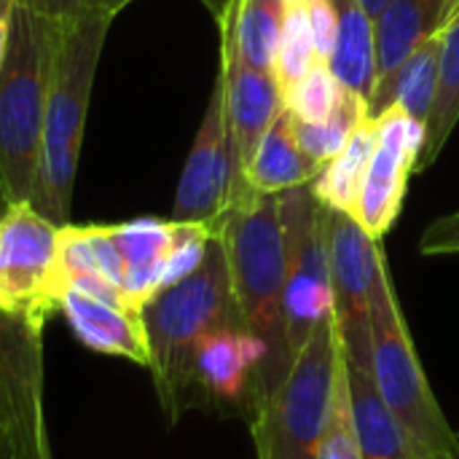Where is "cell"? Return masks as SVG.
<instances>
[{
    "label": "cell",
    "mask_w": 459,
    "mask_h": 459,
    "mask_svg": "<svg viewBox=\"0 0 459 459\" xmlns=\"http://www.w3.org/2000/svg\"><path fill=\"white\" fill-rule=\"evenodd\" d=\"M285 3H288V5H290V3H301V0H285Z\"/></svg>",
    "instance_id": "36"
},
{
    "label": "cell",
    "mask_w": 459,
    "mask_h": 459,
    "mask_svg": "<svg viewBox=\"0 0 459 459\" xmlns=\"http://www.w3.org/2000/svg\"><path fill=\"white\" fill-rule=\"evenodd\" d=\"M374 126L377 145L366 169L355 221L374 239H382L390 234L401 215L409 180L417 175V161L422 156L428 129L395 105L374 116Z\"/></svg>",
    "instance_id": "12"
},
{
    "label": "cell",
    "mask_w": 459,
    "mask_h": 459,
    "mask_svg": "<svg viewBox=\"0 0 459 459\" xmlns=\"http://www.w3.org/2000/svg\"><path fill=\"white\" fill-rule=\"evenodd\" d=\"M374 145H377V126H374V118H366L352 132L344 151L336 159H331L320 169V175L312 180V194L317 196V202L323 207L336 210V212H347L355 218Z\"/></svg>",
    "instance_id": "21"
},
{
    "label": "cell",
    "mask_w": 459,
    "mask_h": 459,
    "mask_svg": "<svg viewBox=\"0 0 459 459\" xmlns=\"http://www.w3.org/2000/svg\"><path fill=\"white\" fill-rule=\"evenodd\" d=\"M8 51L0 67V194L32 202L54 51L62 24L22 5L8 8Z\"/></svg>",
    "instance_id": "4"
},
{
    "label": "cell",
    "mask_w": 459,
    "mask_h": 459,
    "mask_svg": "<svg viewBox=\"0 0 459 459\" xmlns=\"http://www.w3.org/2000/svg\"><path fill=\"white\" fill-rule=\"evenodd\" d=\"M420 255L441 258V255H459V210L436 218L420 237Z\"/></svg>",
    "instance_id": "29"
},
{
    "label": "cell",
    "mask_w": 459,
    "mask_h": 459,
    "mask_svg": "<svg viewBox=\"0 0 459 459\" xmlns=\"http://www.w3.org/2000/svg\"><path fill=\"white\" fill-rule=\"evenodd\" d=\"M285 0H223L218 11L226 13L234 35V46L245 65L274 73L282 19H285Z\"/></svg>",
    "instance_id": "20"
},
{
    "label": "cell",
    "mask_w": 459,
    "mask_h": 459,
    "mask_svg": "<svg viewBox=\"0 0 459 459\" xmlns=\"http://www.w3.org/2000/svg\"><path fill=\"white\" fill-rule=\"evenodd\" d=\"M368 377L417 457L459 459V433L452 430L425 377L387 266L379 272L374 290Z\"/></svg>",
    "instance_id": "5"
},
{
    "label": "cell",
    "mask_w": 459,
    "mask_h": 459,
    "mask_svg": "<svg viewBox=\"0 0 459 459\" xmlns=\"http://www.w3.org/2000/svg\"><path fill=\"white\" fill-rule=\"evenodd\" d=\"M320 175V167L301 151L296 140L293 113L282 105L280 116L258 143L247 167V188L258 194H282L309 186Z\"/></svg>",
    "instance_id": "17"
},
{
    "label": "cell",
    "mask_w": 459,
    "mask_h": 459,
    "mask_svg": "<svg viewBox=\"0 0 459 459\" xmlns=\"http://www.w3.org/2000/svg\"><path fill=\"white\" fill-rule=\"evenodd\" d=\"M59 226L30 202L8 204L0 218V312L43 333L59 312L54 296Z\"/></svg>",
    "instance_id": "9"
},
{
    "label": "cell",
    "mask_w": 459,
    "mask_h": 459,
    "mask_svg": "<svg viewBox=\"0 0 459 459\" xmlns=\"http://www.w3.org/2000/svg\"><path fill=\"white\" fill-rule=\"evenodd\" d=\"M59 312L65 315L75 339L91 352L124 358L129 363L151 368V352L140 312L100 301L75 288H67L62 293Z\"/></svg>",
    "instance_id": "15"
},
{
    "label": "cell",
    "mask_w": 459,
    "mask_h": 459,
    "mask_svg": "<svg viewBox=\"0 0 459 459\" xmlns=\"http://www.w3.org/2000/svg\"><path fill=\"white\" fill-rule=\"evenodd\" d=\"M140 320L151 352L148 371L153 374L164 417L175 425L191 406H196L194 363L199 344L215 331L245 328L218 234H212L199 269L145 301Z\"/></svg>",
    "instance_id": "1"
},
{
    "label": "cell",
    "mask_w": 459,
    "mask_h": 459,
    "mask_svg": "<svg viewBox=\"0 0 459 459\" xmlns=\"http://www.w3.org/2000/svg\"><path fill=\"white\" fill-rule=\"evenodd\" d=\"M110 24L113 16H89L67 22L59 30L43 118L40 164L30 202L56 226L70 223L89 100Z\"/></svg>",
    "instance_id": "3"
},
{
    "label": "cell",
    "mask_w": 459,
    "mask_h": 459,
    "mask_svg": "<svg viewBox=\"0 0 459 459\" xmlns=\"http://www.w3.org/2000/svg\"><path fill=\"white\" fill-rule=\"evenodd\" d=\"M336 16V40L328 59L339 83L366 102L377 78V22L360 0H328Z\"/></svg>",
    "instance_id": "18"
},
{
    "label": "cell",
    "mask_w": 459,
    "mask_h": 459,
    "mask_svg": "<svg viewBox=\"0 0 459 459\" xmlns=\"http://www.w3.org/2000/svg\"><path fill=\"white\" fill-rule=\"evenodd\" d=\"M438 81H441V35H433L401 65V70L395 73V78L387 89V97H385L379 113H385L390 105H395L409 118L425 124V129H428Z\"/></svg>",
    "instance_id": "22"
},
{
    "label": "cell",
    "mask_w": 459,
    "mask_h": 459,
    "mask_svg": "<svg viewBox=\"0 0 459 459\" xmlns=\"http://www.w3.org/2000/svg\"><path fill=\"white\" fill-rule=\"evenodd\" d=\"M317 62H320V56H317L312 24H309L307 0L290 3L285 8L280 46H277V59H274V78L280 83V91L282 94L290 91Z\"/></svg>",
    "instance_id": "25"
},
{
    "label": "cell",
    "mask_w": 459,
    "mask_h": 459,
    "mask_svg": "<svg viewBox=\"0 0 459 459\" xmlns=\"http://www.w3.org/2000/svg\"><path fill=\"white\" fill-rule=\"evenodd\" d=\"M8 32H11L8 13H0V67H3V59H5V51H8Z\"/></svg>",
    "instance_id": "32"
},
{
    "label": "cell",
    "mask_w": 459,
    "mask_h": 459,
    "mask_svg": "<svg viewBox=\"0 0 459 459\" xmlns=\"http://www.w3.org/2000/svg\"><path fill=\"white\" fill-rule=\"evenodd\" d=\"M320 459H363L344 358H342V368H339V377H336L331 411H328L325 430H323V441H320Z\"/></svg>",
    "instance_id": "27"
},
{
    "label": "cell",
    "mask_w": 459,
    "mask_h": 459,
    "mask_svg": "<svg viewBox=\"0 0 459 459\" xmlns=\"http://www.w3.org/2000/svg\"><path fill=\"white\" fill-rule=\"evenodd\" d=\"M218 237L226 250L245 331L264 347V363L255 374L247 406L250 411L293 366L285 339V237L280 194L247 191L234 199L218 226Z\"/></svg>",
    "instance_id": "2"
},
{
    "label": "cell",
    "mask_w": 459,
    "mask_h": 459,
    "mask_svg": "<svg viewBox=\"0 0 459 459\" xmlns=\"http://www.w3.org/2000/svg\"><path fill=\"white\" fill-rule=\"evenodd\" d=\"M342 358L336 317L328 315L299 350L285 379L250 409L258 459H320Z\"/></svg>",
    "instance_id": "6"
},
{
    "label": "cell",
    "mask_w": 459,
    "mask_h": 459,
    "mask_svg": "<svg viewBox=\"0 0 459 459\" xmlns=\"http://www.w3.org/2000/svg\"><path fill=\"white\" fill-rule=\"evenodd\" d=\"M360 3L366 5V11H368V13H371L374 19H377V16L382 13V8L387 5V0H360Z\"/></svg>",
    "instance_id": "34"
},
{
    "label": "cell",
    "mask_w": 459,
    "mask_h": 459,
    "mask_svg": "<svg viewBox=\"0 0 459 459\" xmlns=\"http://www.w3.org/2000/svg\"><path fill=\"white\" fill-rule=\"evenodd\" d=\"M307 11H309V24H312L317 56L323 62H328L331 54H333V40H336V16H333V8H331L328 0H307Z\"/></svg>",
    "instance_id": "30"
},
{
    "label": "cell",
    "mask_w": 459,
    "mask_h": 459,
    "mask_svg": "<svg viewBox=\"0 0 459 459\" xmlns=\"http://www.w3.org/2000/svg\"><path fill=\"white\" fill-rule=\"evenodd\" d=\"M446 0H387L377 22V78L368 97L371 118L382 110L401 65L433 35H441Z\"/></svg>",
    "instance_id": "14"
},
{
    "label": "cell",
    "mask_w": 459,
    "mask_h": 459,
    "mask_svg": "<svg viewBox=\"0 0 459 459\" xmlns=\"http://www.w3.org/2000/svg\"><path fill=\"white\" fill-rule=\"evenodd\" d=\"M342 97H344V86L333 75L331 65L320 59L290 91L282 94V105L293 113L296 121L323 124L336 113Z\"/></svg>",
    "instance_id": "26"
},
{
    "label": "cell",
    "mask_w": 459,
    "mask_h": 459,
    "mask_svg": "<svg viewBox=\"0 0 459 459\" xmlns=\"http://www.w3.org/2000/svg\"><path fill=\"white\" fill-rule=\"evenodd\" d=\"M218 32H221V56L218 73L223 78L226 91V118H229V140H231V202L245 196L247 188V167L253 153L274 118L282 110V91L274 73H261L239 56L231 35V24L223 11H218Z\"/></svg>",
    "instance_id": "10"
},
{
    "label": "cell",
    "mask_w": 459,
    "mask_h": 459,
    "mask_svg": "<svg viewBox=\"0 0 459 459\" xmlns=\"http://www.w3.org/2000/svg\"><path fill=\"white\" fill-rule=\"evenodd\" d=\"M0 459H22L16 436L11 430V425L3 420V414H0Z\"/></svg>",
    "instance_id": "31"
},
{
    "label": "cell",
    "mask_w": 459,
    "mask_h": 459,
    "mask_svg": "<svg viewBox=\"0 0 459 459\" xmlns=\"http://www.w3.org/2000/svg\"><path fill=\"white\" fill-rule=\"evenodd\" d=\"M264 363V347L245 328H223L210 333L194 363L196 406L202 401L212 406L247 409L255 374Z\"/></svg>",
    "instance_id": "13"
},
{
    "label": "cell",
    "mask_w": 459,
    "mask_h": 459,
    "mask_svg": "<svg viewBox=\"0 0 459 459\" xmlns=\"http://www.w3.org/2000/svg\"><path fill=\"white\" fill-rule=\"evenodd\" d=\"M134 0H0V13H8L11 5H22L54 24H67L89 16H118Z\"/></svg>",
    "instance_id": "28"
},
{
    "label": "cell",
    "mask_w": 459,
    "mask_h": 459,
    "mask_svg": "<svg viewBox=\"0 0 459 459\" xmlns=\"http://www.w3.org/2000/svg\"><path fill=\"white\" fill-rule=\"evenodd\" d=\"M325 253L333 293V317L344 358L368 371L371 360V309L379 272L387 266L379 239L352 215L323 207Z\"/></svg>",
    "instance_id": "8"
},
{
    "label": "cell",
    "mask_w": 459,
    "mask_h": 459,
    "mask_svg": "<svg viewBox=\"0 0 459 459\" xmlns=\"http://www.w3.org/2000/svg\"><path fill=\"white\" fill-rule=\"evenodd\" d=\"M366 118H371L368 102L360 94L344 89L342 105L336 108V113L328 121H323V124H304V121L293 118L296 140H299L301 151L323 169L331 159H336L344 151V145L350 143L352 132Z\"/></svg>",
    "instance_id": "24"
},
{
    "label": "cell",
    "mask_w": 459,
    "mask_h": 459,
    "mask_svg": "<svg viewBox=\"0 0 459 459\" xmlns=\"http://www.w3.org/2000/svg\"><path fill=\"white\" fill-rule=\"evenodd\" d=\"M231 204V140L226 118V91L221 73L215 75L207 110L191 143L180 172L169 221L202 223L218 234V226Z\"/></svg>",
    "instance_id": "11"
},
{
    "label": "cell",
    "mask_w": 459,
    "mask_h": 459,
    "mask_svg": "<svg viewBox=\"0 0 459 459\" xmlns=\"http://www.w3.org/2000/svg\"><path fill=\"white\" fill-rule=\"evenodd\" d=\"M5 207H8V202H5L3 194H0V218H3V212H5Z\"/></svg>",
    "instance_id": "35"
},
{
    "label": "cell",
    "mask_w": 459,
    "mask_h": 459,
    "mask_svg": "<svg viewBox=\"0 0 459 459\" xmlns=\"http://www.w3.org/2000/svg\"><path fill=\"white\" fill-rule=\"evenodd\" d=\"M110 239L124 264V296L140 312L161 290L164 264L178 237L175 221L159 218H134L126 223H113Z\"/></svg>",
    "instance_id": "16"
},
{
    "label": "cell",
    "mask_w": 459,
    "mask_h": 459,
    "mask_svg": "<svg viewBox=\"0 0 459 459\" xmlns=\"http://www.w3.org/2000/svg\"><path fill=\"white\" fill-rule=\"evenodd\" d=\"M344 363L350 377L352 411H355L363 459H420L409 438L403 436V430L398 428V422L393 420V414L379 401L368 371L358 368L347 358Z\"/></svg>",
    "instance_id": "19"
},
{
    "label": "cell",
    "mask_w": 459,
    "mask_h": 459,
    "mask_svg": "<svg viewBox=\"0 0 459 459\" xmlns=\"http://www.w3.org/2000/svg\"><path fill=\"white\" fill-rule=\"evenodd\" d=\"M280 218L285 237V339L290 358H296L315 328L333 315L323 204L312 194V183L280 194Z\"/></svg>",
    "instance_id": "7"
},
{
    "label": "cell",
    "mask_w": 459,
    "mask_h": 459,
    "mask_svg": "<svg viewBox=\"0 0 459 459\" xmlns=\"http://www.w3.org/2000/svg\"><path fill=\"white\" fill-rule=\"evenodd\" d=\"M459 124V19L441 32V81L428 118L425 148L417 161V175L425 172L444 151Z\"/></svg>",
    "instance_id": "23"
},
{
    "label": "cell",
    "mask_w": 459,
    "mask_h": 459,
    "mask_svg": "<svg viewBox=\"0 0 459 459\" xmlns=\"http://www.w3.org/2000/svg\"><path fill=\"white\" fill-rule=\"evenodd\" d=\"M459 19V0H446V11H444V22H441V32Z\"/></svg>",
    "instance_id": "33"
}]
</instances>
